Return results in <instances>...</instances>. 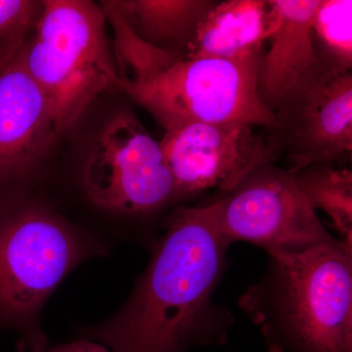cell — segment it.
I'll return each mask as SVG.
<instances>
[{"label":"cell","mask_w":352,"mask_h":352,"mask_svg":"<svg viewBox=\"0 0 352 352\" xmlns=\"http://www.w3.org/2000/svg\"><path fill=\"white\" fill-rule=\"evenodd\" d=\"M217 212L215 201L175 212L126 307L85 336L113 352H185L222 342L227 317L212 296L230 243Z\"/></svg>","instance_id":"1"},{"label":"cell","mask_w":352,"mask_h":352,"mask_svg":"<svg viewBox=\"0 0 352 352\" xmlns=\"http://www.w3.org/2000/svg\"><path fill=\"white\" fill-rule=\"evenodd\" d=\"M100 6L113 30L117 90L147 111L164 131L188 122L272 126L274 115L258 94L263 56L227 61L159 50Z\"/></svg>","instance_id":"2"},{"label":"cell","mask_w":352,"mask_h":352,"mask_svg":"<svg viewBox=\"0 0 352 352\" xmlns=\"http://www.w3.org/2000/svg\"><path fill=\"white\" fill-rule=\"evenodd\" d=\"M270 256L241 305L272 352H352V248L340 240Z\"/></svg>","instance_id":"3"},{"label":"cell","mask_w":352,"mask_h":352,"mask_svg":"<svg viewBox=\"0 0 352 352\" xmlns=\"http://www.w3.org/2000/svg\"><path fill=\"white\" fill-rule=\"evenodd\" d=\"M107 18L87 0H44L18 58L50 103L58 136L78 124L100 95L117 90Z\"/></svg>","instance_id":"4"},{"label":"cell","mask_w":352,"mask_h":352,"mask_svg":"<svg viewBox=\"0 0 352 352\" xmlns=\"http://www.w3.org/2000/svg\"><path fill=\"white\" fill-rule=\"evenodd\" d=\"M87 245L64 219L45 208H25L0 221V314L31 318Z\"/></svg>","instance_id":"5"},{"label":"cell","mask_w":352,"mask_h":352,"mask_svg":"<svg viewBox=\"0 0 352 352\" xmlns=\"http://www.w3.org/2000/svg\"><path fill=\"white\" fill-rule=\"evenodd\" d=\"M82 182L95 205L122 214H148L176 198L161 144L129 111L113 116L97 133Z\"/></svg>","instance_id":"6"},{"label":"cell","mask_w":352,"mask_h":352,"mask_svg":"<svg viewBox=\"0 0 352 352\" xmlns=\"http://www.w3.org/2000/svg\"><path fill=\"white\" fill-rule=\"evenodd\" d=\"M217 204L220 230L230 244L244 241L273 254L300 252L336 241L293 175L271 164L254 171Z\"/></svg>","instance_id":"7"},{"label":"cell","mask_w":352,"mask_h":352,"mask_svg":"<svg viewBox=\"0 0 352 352\" xmlns=\"http://www.w3.org/2000/svg\"><path fill=\"white\" fill-rule=\"evenodd\" d=\"M267 138L288 160L289 173L318 164L346 166L352 155V73L325 67L275 110Z\"/></svg>","instance_id":"8"},{"label":"cell","mask_w":352,"mask_h":352,"mask_svg":"<svg viewBox=\"0 0 352 352\" xmlns=\"http://www.w3.org/2000/svg\"><path fill=\"white\" fill-rule=\"evenodd\" d=\"M241 122H188L164 131L160 141L176 197L219 188L230 193L276 159L267 138Z\"/></svg>","instance_id":"9"},{"label":"cell","mask_w":352,"mask_h":352,"mask_svg":"<svg viewBox=\"0 0 352 352\" xmlns=\"http://www.w3.org/2000/svg\"><path fill=\"white\" fill-rule=\"evenodd\" d=\"M58 138L50 103L16 57L0 69V180L31 170Z\"/></svg>","instance_id":"10"},{"label":"cell","mask_w":352,"mask_h":352,"mask_svg":"<svg viewBox=\"0 0 352 352\" xmlns=\"http://www.w3.org/2000/svg\"><path fill=\"white\" fill-rule=\"evenodd\" d=\"M272 30L258 74V94L274 113L287 96L323 68L312 43L311 24L319 0H270ZM274 115V113H273Z\"/></svg>","instance_id":"11"},{"label":"cell","mask_w":352,"mask_h":352,"mask_svg":"<svg viewBox=\"0 0 352 352\" xmlns=\"http://www.w3.org/2000/svg\"><path fill=\"white\" fill-rule=\"evenodd\" d=\"M271 30L270 0L215 1L197 28L186 54L227 61L261 57Z\"/></svg>","instance_id":"12"},{"label":"cell","mask_w":352,"mask_h":352,"mask_svg":"<svg viewBox=\"0 0 352 352\" xmlns=\"http://www.w3.org/2000/svg\"><path fill=\"white\" fill-rule=\"evenodd\" d=\"M214 0H109L113 11L143 43L159 50L187 53L197 28Z\"/></svg>","instance_id":"13"},{"label":"cell","mask_w":352,"mask_h":352,"mask_svg":"<svg viewBox=\"0 0 352 352\" xmlns=\"http://www.w3.org/2000/svg\"><path fill=\"white\" fill-rule=\"evenodd\" d=\"M296 186L317 212L332 219L340 242L352 248V171L344 164H318L291 173Z\"/></svg>","instance_id":"14"},{"label":"cell","mask_w":352,"mask_h":352,"mask_svg":"<svg viewBox=\"0 0 352 352\" xmlns=\"http://www.w3.org/2000/svg\"><path fill=\"white\" fill-rule=\"evenodd\" d=\"M319 62L337 73L352 69V1L319 0L311 24Z\"/></svg>","instance_id":"15"},{"label":"cell","mask_w":352,"mask_h":352,"mask_svg":"<svg viewBox=\"0 0 352 352\" xmlns=\"http://www.w3.org/2000/svg\"><path fill=\"white\" fill-rule=\"evenodd\" d=\"M43 1L0 0V69L11 63L31 38Z\"/></svg>","instance_id":"16"},{"label":"cell","mask_w":352,"mask_h":352,"mask_svg":"<svg viewBox=\"0 0 352 352\" xmlns=\"http://www.w3.org/2000/svg\"><path fill=\"white\" fill-rule=\"evenodd\" d=\"M94 342L78 340L71 344H61L44 352H94Z\"/></svg>","instance_id":"17"}]
</instances>
